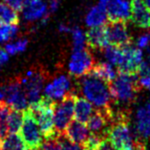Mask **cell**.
<instances>
[{
    "label": "cell",
    "mask_w": 150,
    "mask_h": 150,
    "mask_svg": "<svg viewBox=\"0 0 150 150\" xmlns=\"http://www.w3.org/2000/svg\"><path fill=\"white\" fill-rule=\"evenodd\" d=\"M138 137L131 128L128 115L124 112L117 113L106 136L115 150H133Z\"/></svg>",
    "instance_id": "1"
},
{
    "label": "cell",
    "mask_w": 150,
    "mask_h": 150,
    "mask_svg": "<svg viewBox=\"0 0 150 150\" xmlns=\"http://www.w3.org/2000/svg\"><path fill=\"white\" fill-rule=\"evenodd\" d=\"M112 100L115 103H130L141 89L139 75L118 73L117 78L108 84Z\"/></svg>",
    "instance_id": "2"
},
{
    "label": "cell",
    "mask_w": 150,
    "mask_h": 150,
    "mask_svg": "<svg viewBox=\"0 0 150 150\" xmlns=\"http://www.w3.org/2000/svg\"><path fill=\"white\" fill-rule=\"evenodd\" d=\"M57 102L48 97L40 98L39 100L30 104V108L38 122L42 136L45 139L61 136L54 127V108Z\"/></svg>",
    "instance_id": "3"
},
{
    "label": "cell",
    "mask_w": 150,
    "mask_h": 150,
    "mask_svg": "<svg viewBox=\"0 0 150 150\" xmlns=\"http://www.w3.org/2000/svg\"><path fill=\"white\" fill-rule=\"evenodd\" d=\"M79 88L84 98L98 108L110 106L112 100L108 84L97 78L91 73L81 76L79 80Z\"/></svg>",
    "instance_id": "4"
},
{
    "label": "cell",
    "mask_w": 150,
    "mask_h": 150,
    "mask_svg": "<svg viewBox=\"0 0 150 150\" xmlns=\"http://www.w3.org/2000/svg\"><path fill=\"white\" fill-rule=\"evenodd\" d=\"M20 137L28 150H39L42 145V133L30 108L23 112V122L20 128Z\"/></svg>",
    "instance_id": "5"
},
{
    "label": "cell",
    "mask_w": 150,
    "mask_h": 150,
    "mask_svg": "<svg viewBox=\"0 0 150 150\" xmlns=\"http://www.w3.org/2000/svg\"><path fill=\"white\" fill-rule=\"evenodd\" d=\"M76 95L73 92L67 93L62 98L59 103L56 104L54 108V127L59 135L63 132L71 122L72 117L74 116V106Z\"/></svg>",
    "instance_id": "6"
},
{
    "label": "cell",
    "mask_w": 150,
    "mask_h": 150,
    "mask_svg": "<svg viewBox=\"0 0 150 150\" xmlns=\"http://www.w3.org/2000/svg\"><path fill=\"white\" fill-rule=\"evenodd\" d=\"M19 79L29 103L32 104L38 101L40 98V93L45 82V73L36 68L29 71Z\"/></svg>",
    "instance_id": "7"
},
{
    "label": "cell",
    "mask_w": 150,
    "mask_h": 150,
    "mask_svg": "<svg viewBox=\"0 0 150 150\" xmlns=\"http://www.w3.org/2000/svg\"><path fill=\"white\" fill-rule=\"evenodd\" d=\"M95 64L93 54L89 49H80L74 51L69 61V73L76 78L89 74Z\"/></svg>",
    "instance_id": "8"
},
{
    "label": "cell",
    "mask_w": 150,
    "mask_h": 150,
    "mask_svg": "<svg viewBox=\"0 0 150 150\" xmlns=\"http://www.w3.org/2000/svg\"><path fill=\"white\" fill-rule=\"evenodd\" d=\"M5 102L12 109L22 111L28 107V98L21 85L20 79L10 80L3 86Z\"/></svg>",
    "instance_id": "9"
},
{
    "label": "cell",
    "mask_w": 150,
    "mask_h": 150,
    "mask_svg": "<svg viewBox=\"0 0 150 150\" xmlns=\"http://www.w3.org/2000/svg\"><path fill=\"white\" fill-rule=\"evenodd\" d=\"M109 21H127L130 18V3L127 0H100Z\"/></svg>",
    "instance_id": "10"
},
{
    "label": "cell",
    "mask_w": 150,
    "mask_h": 150,
    "mask_svg": "<svg viewBox=\"0 0 150 150\" xmlns=\"http://www.w3.org/2000/svg\"><path fill=\"white\" fill-rule=\"evenodd\" d=\"M127 21H109L106 24L110 45L124 47L132 44L133 38L127 28Z\"/></svg>",
    "instance_id": "11"
},
{
    "label": "cell",
    "mask_w": 150,
    "mask_h": 150,
    "mask_svg": "<svg viewBox=\"0 0 150 150\" xmlns=\"http://www.w3.org/2000/svg\"><path fill=\"white\" fill-rule=\"evenodd\" d=\"M124 57L122 64L118 66V73L128 75H138L140 64L142 61V52L140 48H134L131 45L124 46Z\"/></svg>",
    "instance_id": "12"
},
{
    "label": "cell",
    "mask_w": 150,
    "mask_h": 150,
    "mask_svg": "<svg viewBox=\"0 0 150 150\" xmlns=\"http://www.w3.org/2000/svg\"><path fill=\"white\" fill-rule=\"evenodd\" d=\"M130 19L142 29L150 28V6L144 0H131Z\"/></svg>",
    "instance_id": "13"
},
{
    "label": "cell",
    "mask_w": 150,
    "mask_h": 150,
    "mask_svg": "<svg viewBox=\"0 0 150 150\" xmlns=\"http://www.w3.org/2000/svg\"><path fill=\"white\" fill-rule=\"evenodd\" d=\"M86 43L89 49L103 50L108 45H110L108 38V32L106 24L98 27H92L86 32L85 35Z\"/></svg>",
    "instance_id": "14"
},
{
    "label": "cell",
    "mask_w": 150,
    "mask_h": 150,
    "mask_svg": "<svg viewBox=\"0 0 150 150\" xmlns=\"http://www.w3.org/2000/svg\"><path fill=\"white\" fill-rule=\"evenodd\" d=\"M135 131L138 136L147 140L150 138V100L137 110L135 119Z\"/></svg>",
    "instance_id": "15"
},
{
    "label": "cell",
    "mask_w": 150,
    "mask_h": 150,
    "mask_svg": "<svg viewBox=\"0 0 150 150\" xmlns=\"http://www.w3.org/2000/svg\"><path fill=\"white\" fill-rule=\"evenodd\" d=\"M70 89V79L68 76L61 75L50 82L44 89V95L52 100L63 98Z\"/></svg>",
    "instance_id": "16"
},
{
    "label": "cell",
    "mask_w": 150,
    "mask_h": 150,
    "mask_svg": "<svg viewBox=\"0 0 150 150\" xmlns=\"http://www.w3.org/2000/svg\"><path fill=\"white\" fill-rule=\"evenodd\" d=\"M48 6L43 0H25L23 16L28 21L42 19L46 16Z\"/></svg>",
    "instance_id": "17"
},
{
    "label": "cell",
    "mask_w": 150,
    "mask_h": 150,
    "mask_svg": "<svg viewBox=\"0 0 150 150\" xmlns=\"http://www.w3.org/2000/svg\"><path fill=\"white\" fill-rule=\"evenodd\" d=\"M62 136H64L65 139H67L68 141H70L73 144L80 145L89 136L88 128L82 122L75 120L68 124V126L66 127Z\"/></svg>",
    "instance_id": "18"
},
{
    "label": "cell",
    "mask_w": 150,
    "mask_h": 150,
    "mask_svg": "<svg viewBox=\"0 0 150 150\" xmlns=\"http://www.w3.org/2000/svg\"><path fill=\"white\" fill-rule=\"evenodd\" d=\"M93 105L86 98L76 96L74 106V118L80 122H86L93 113Z\"/></svg>",
    "instance_id": "19"
},
{
    "label": "cell",
    "mask_w": 150,
    "mask_h": 150,
    "mask_svg": "<svg viewBox=\"0 0 150 150\" xmlns=\"http://www.w3.org/2000/svg\"><path fill=\"white\" fill-rule=\"evenodd\" d=\"M90 73L107 84L111 83L118 76V71H116L114 66L109 62L95 63Z\"/></svg>",
    "instance_id": "20"
},
{
    "label": "cell",
    "mask_w": 150,
    "mask_h": 150,
    "mask_svg": "<svg viewBox=\"0 0 150 150\" xmlns=\"http://www.w3.org/2000/svg\"><path fill=\"white\" fill-rule=\"evenodd\" d=\"M107 13H106L105 10L98 4L97 6H94L91 8V10L86 14L85 22L89 27H98L101 26V25L106 24L107 21Z\"/></svg>",
    "instance_id": "21"
},
{
    "label": "cell",
    "mask_w": 150,
    "mask_h": 150,
    "mask_svg": "<svg viewBox=\"0 0 150 150\" xmlns=\"http://www.w3.org/2000/svg\"><path fill=\"white\" fill-rule=\"evenodd\" d=\"M103 54L105 58L107 59L109 63L115 66H120L122 64L124 57V50L123 47H118L114 45H108L106 48L103 49Z\"/></svg>",
    "instance_id": "22"
},
{
    "label": "cell",
    "mask_w": 150,
    "mask_h": 150,
    "mask_svg": "<svg viewBox=\"0 0 150 150\" xmlns=\"http://www.w3.org/2000/svg\"><path fill=\"white\" fill-rule=\"evenodd\" d=\"M1 150H28L22 138L17 134H9L2 140Z\"/></svg>",
    "instance_id": "23"
},
{
    "label": "cell",
    "mask_w": 150,
    "mask_h": 150,
    "mask_svg": "<svg viewBox=\"0 0 150 150\" xmlns=\"http://www.w3.org/2000/svg\"><path fill=\"white\" fill-rule=\"evenodd\" d=\"M19 17L11 7L5 3H0V24H18Z\"/></svg>",
    "instance_id": "24"
},
{
    "label": "cell",
    "mask_w": 150,
    "mask_h": 150,
    "mask_svg": "<svg viewBox=\"0 0 150 150\" xmlns=\"http://www.w3.org/2000/svg\"><path fill=\"white\" fill-rule=\"evenodd\" d=\"M23 122V113L16 109H11L8 119V130L9 134H16L20 131Z\"/></svg>",
    "instance_id": "25"
},
{
    "label": "cell",
    "mask_w": 150,
    "mask_h": 150,
    "mask_svg": "<svg viewBox=\"0 0 150 150\" xmlns=\"http://www.w3.org/2000/svg\"><path fill=\"white\" fill-rule=\"evenodd\" d=\"M106 137L102 136V135L91 133V135H89L86 140L80 144V146L83 150H98L102 141Z\"/></svg>",
    "instance_id": "26"
},
{
    "label": "cell",
    "mask_w": 150,
    "mask_h": 150,
    "mask_svg": "<svg viewBox=\"0 0 150 150\" xmlns=\"http://www.w3.org/2000/svg\"><path fill=\"white\" fill-rule=\"evenodd\" d=\"M17 32V24H0V42L9 41L16 35Z\"/></svg>",
    "instance_id": "27"
},
{
    "label": "cell",
    "mask_w": 150,
    "mask_h": 150,
    "mask_svg": "<svg viewBox=\"0 0 150 150\" xmlns=\"http://www.w3.org/2000/svg\"><path fill=\"white\" fill-rule=\"evenodd\" d=\"M27 45H28V40L22 38V39H18L13 43H8L5 46V50L9 54H16L18 53L24 52L27 48Z\"/></svg>",
    "instance_id": "28"
},
{
    "label": "cell",
    "mask_w": 150,
    "mask_h": 150,
    "mask_svg": "<svg viewBox=\"0 0 150 150\" xmlns=\"http://www.w3.org/2000/svg\"><path fill=\"white\" fill-rule=\"evenodd\" d=\"M72 36H73V44H74V51L80 50L84 48L86 38L83 32L79 27H74L72 29Z\"/></svg>",
    "instance_id": "29"
},
{
    "label": "cell",
    "mask_w": 150,
    "mask_h": 150,
    "mask_svg": "<svg viewBox=\"0 0 150 150\" xmlns=\"http://www.w3.org/2000/svg\"><path fill=\"white\" fill-rule=\"evenodd\" d=\"M62 135L50 139H45V142H42V145L39 150H62Z\"/></svg>",
    "instance_id": "30"
},
{
    "label": "cell",
    "mask_w": 150,
    "mask_h": 150,
    "mask_svg": "<svg viewBox=\"0 0 150 150\" xmlns=\"http://www.w3.org/2000/svg\"><path fill=\"white\" fill-rule=\"evenodd\" d=\"M5 4H7L9 7H11L14 11H21L24 7L25 0H3Z\"/></svg>",
    "instance_id": "31"
},
{
    "label": "cell",
    "mask_w": 150,
    "mask_h": 150,
    "mask_svg": "<svg viewBox=\"0 0 150 150\" xmlns=\"http://www.w3.org/2000/svg\"><path fill=\"white\" fill-rule=\"evenodd\" d=\"M150 74V64L147 61H142L140 64V68H139L138 75L140 78Z\"/></svg>",
    "instance_id": "32"
},
{
    "label": "cell",
    "mask_w": 150,
    "mask_h": 150,
    "mask_svg": "<svg viewBox=\"0 0 150 150\" xmlns=\"http://www.w3.org/2000/svg\"><path fill=\"white\" fill-rule=\"evenodd\" d=\"M62 145H63L62 150H83L79 144H73L67 139H62Z\"/></svg>",
    "instance_id": "33"
},
{
    "label": "cell",
    "mask_w": 150,
    "mask_h": 150,
    "mask_svg": "<svg viewBox=\"0 0 150 150\" xmlns=\"http://www.w3.org/2000/svg\"><path fill=\"white\" fill-rule=\"evenodd\" d=\"M149 35H142L137 40V46L138 48L140 49H144V48H147L149 45Z\"/></svg>",
    "instance_id": "34"
},
{
    "label": "cell",
    "mask_w": 150,
    "mask_h": 150,
    "mask_svg": "<svg viewBox=\"0 0 150 150\" xmlns=\"http://www.w3.org/2000/svg\"><path fill=\"white\" fill-rule=\"evenodd\" d=\"M140 84L142 88L150 91V74L145 76H142V78H140Z\"/></svg>",
    "instance_id": "35"
},
{
    "label": "cell",
    "mask_w": 150,
    "mask_h": 150,
    "mask_svg": "<svg viewBox=\"0 0 150 150\" xmlns=\"http://www.w3.org/2000/svg\"><path fill=\"white\" fill-rule=\"evenodd\" d=\"M9 60V54L6 52V50L0 48V68L3 67Z\"/></svg>",
    "instance_id": "36"
},
{
    "label": "cell",
    "mask_w": 150,
    "mask_h": 150,
    "mask_svg": "<svg viewBox=\"0 0 150 150\" xmlns=\"http://www.w3.org/2000/svg\"><path fill=\"white\" fill-rule=\"evenodd\" d=\"M98 150H115V148L113 147L111 142H109V140L107 138H105L103 141H102L101 144L100 146V148H98Z\"/></svg>",
    "instance_id": "37"
},
{
    "label": "cell",
    "mask_w": 150,
    "mask_h": 150,
    "mask_svg": "<svg viewBox=\"0 0 150 150\" xmlns=\"http://www.w3.org/2000/svg\"><path fill=\"white\" fill-rule=\"evenodd\" d=\"M59 32H61V33H70V32H72V29L69 27V26H67V25H64V24H60L59 25Z\"/></svg>",
    "instance_id": "38"
},
{
    "label": "cell",
    "mask_w": 150,
    "mask_h": 150,
    "mask_svg": "<svg viewBox=\"0 0 150 150\" xmlns=\"http://www.w3.org/2000/svg\"><path fill=\"white\" fill-rule=\"evenodd\" d=\"M4 98V90H3V86H0V100Z\"/></svg>",
    "instance_id": "39"
},
{
    "label": "cell",
    "mask_w": 150,
    "mask_h": 150,
    "mask_svg": "<svg viewBox=\"0 0 150 150\" xmlns=\"http://www.w3.org/2000/svg\"><path fill=\"white\" fill-rule=\"evenodd\" d=\"M147 57H148V61L150 63V46L147 47Z\"/></svg>",
    "instance_id": "40"
},
{
    "label": "cell",
    "mask_w": 150,
    "mask_h": 150,
    "mask_svg": "<svg viewBox=\"0 0 150 150\" xmlns=\"http://www.w3.org/2000/svg\"><path fill=\"white\" fill-rule=\"evenodd\" d=\"M145 1H146V3H147V4L150 6V0H145Z\"/></svg>",
    "instance_id": "41"
},
{
    "label": "cell",
    "mask_w": 150,
    "mask_h": 150,
    "mask_svg": "<svg viewBox=\"0 0 150 150\" xmlns=\"http://www.w3.org/2000/svg\"><path fill=\"white\" fill-rule=\"evenodd\" d=\"M0 150H1V139H0Z\"/></svg>",
    "instance_id": "42"
},
{
    "label": "cell",
    "mask_w": 150,
    "mask_h": 150,
    "mask_svg": "<svg viewBox=\"0 0 150 150\" xmlns=\"http://www.w3.org/2000/svg\"><path fill=\"white\" fill-rule=\"evenodd\" d=\"M145 150H150V148H146Z\"/></svg>",
    "instance_id": "43"
},
{
    "label": "cell",
    "mask_w": 150,
    "mask_h": 150,
    "mask_svg": "<svg viewBox=\"0 0 150 150\" xmlns=\"http://www.w3.org/2000/svg\"><path fill=\"white\" fill-rule=\"evenodd\" d=\"M149 38H150V34H149Z\"/></svg>",
    "instance_id": "44"
}]
</instances>
